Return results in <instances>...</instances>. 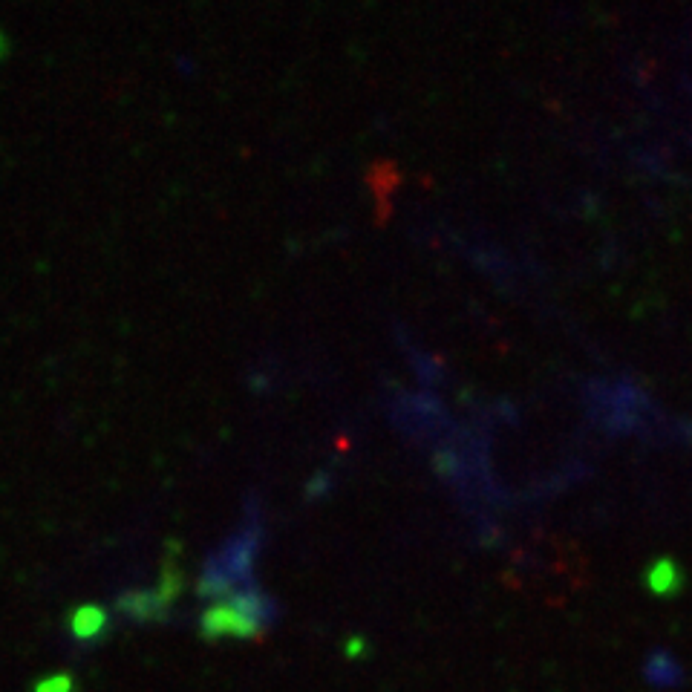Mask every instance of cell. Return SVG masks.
<instances>
[{"instance_id":"1","label":"cell","mask_w":692,"mask_h":692,"mask_svg":"<svg viewBox=\"0 0 692 692\" xmlns=\"http://www.w3.org/2000/svg\"><path fill=\"white\" fill-rule=\"evenodd\" d=\"M104 623H107V618H104V612L96 609V606L78 609V615H75L73 620L75 638H81V641H96V635L104 629Z\"/></svg>"},{"instance_id":"2","label":"cell","mask_w":692,"mask_h":692,"mask_svg":"<svg viewBox=\"0 0 692 692\" xmlns=\"http://www.w3.org/2000/svg\"><path fill=\"white\" fill-rule=\"evenodd\" d=\"M67 690H70L67 678H55V681H50V684H44V690L41 692H67Z\"/></svg>"},{"instance_id":"3","label":"cell","mask_w":692,"mask_h":692,"mask_svg":"<svg viewBox=\"0 0 692 692\" xmlns=\"http://www.w3.org/2000/svg\"><path fill=\"white\" fill-rule=\"evenodd\" d=\"M0 47H3V38H0Z\"/></svg>"}]
</instances>
